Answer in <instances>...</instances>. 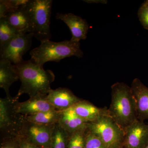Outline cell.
I'll return each instance as SVG.
<instances>
[{
    "instance_id": "cell-1",
    "label": "cell",
    "mask_w": 148,
    "mask_h": 148,
    "mask_svg": "<svg viewBox=\"0 0 148 148\" xmlns=\"http://www.w3.org/2000/svg\"><path fill=\"white\" fill-rule=\"evenodd\" d=\"M21 85L15 98L17 99L24 93L30 98L46 96L51 90V83L55 80V75L50 70H45L32 60H23L14 64Z\"/></svg>"
},
{
    "instance_id": "cell-2",
    "label": "cell",
    "mask_w": 148,
    "mask_h": 148,
    "mask_svg": "<svg viewBox=\"0 0 148 148\" xmlns=\"http://www.w3.org/2000/svg\"><path fill=\"white\" fill-rule=\"evenodd\" d=\"M111 90L109 114L125 132L128 126L138 120L131 87L125 83L118 82L112 85Z\"/></svg>"
},
{
    "instance_id": "cell-3",
    "label": "cell",
    "mask_w": 148,
    "mask_h": 148,
    "mask_svg": "<svg viewBox=\"0 0 148 148\" xmlns=\"http://www.w3.org/2000/svg\"><path fill=\"white\" fill-rule=\"evenodd\" d=\"M31 60L40 67L43 68L49 61L59 62L64 58L76 56L82 58L84 53L80 48L79 42L66 40L59 42L45 41L30 52Z\"/></svg>"
},
{
    "instance_id": "cell-4",
    "label": "cell",
    "mask_w": 148,
    "mask_h": 148,
    "mask_svg": "<svg viewBox=\"0 0 148 148\" xmlns=\"http://www.w3.org/2000/svg\"><path fill=\"white\" fill-rule=\"evenodd\" d=\"M52 1L30 0L26 9L30 20V33L41 42L50 40Z\"/></svg>"
},
{
    "instance_id": "cell-5",
    "label": "cell",
    "mask_w": 148,
    "mask_h": 148,
    "mask_svg": "<svg viewBox=\"0 0 148 148\" xmlns=\"http://www.w3.org/2000/svg\"><path fill=\"white\" fill-rule=\"evenodd\" d=\"M87 130L98 136L106 148H123L124 131L110 116L88 123Z\"/></svg>"
},
{
    "instance_id": "cell-6",
    "label": "cell",
    "mask_w": 148,
    "mask_h": 148,
    "mask_svg": "<svg viewBox=\"0 0 148 148\" xmlns=\"http://www.w3.org/2000/svg\"><path fill=\"white\" fill-rule=\"evenodd\" d=\"M15 97L0 98L1 140L18 137L24 120V115L15 110Z\"/></svg>"
},
{
    "instance_id": "cell-7",
    "label": "cell",
    "mask_w": 148,
    "mask_h": 148,
    "mask_svg": "<svg viewBox=\"0 0 148 148\" xmlns=\"http://www.w3.org/2000/svg\"><path fill=\"white\" fill-rule=\"evenodd\" d=\"M54 125L37 124L24 119L18 138L22 141L43 148H50Z\"/></svg>"
},
{
    "instance_id": "cell-8",
    "label": "cell",
    "mask_w": 148,
    "mask_h": 148,
    "mask_svg": "<svg viewBox=\"0 0 148 148\" xmlns=\"http://www.w3.org/2000/svg\"><path fill=\"white\" fill-rule=\"evenodd\" d=\"M33 37L31 33L20 34L0 47L1 59L8 60L14 64L21 62L32 45Z\"/></svg>"
},
{
    "instance_id": "cell-9",
    "label": "cell",
    "mask_w": 148,
    "mask_h": 148,
    "mask_svg": "<svg viewBox=\"0 0 148 148\" xmlns=\"http://www.w3.org/2000/svg\"><path fill=\"white\" fill-rule=\"evenodd\" d=\"M148 143V125L135 121L126 128L123 148H143Z\"/></svg>"
},
{
    "instance_id": "cell-10",
    "label": "cell",
    "mask_w": 148,
    "mask_h": 148,
    "mask_svg": "<svg viewBox=\"0 0 148 148\" xmlns=\"http://www.w3.org/2000/svg\"><path fill=\"white\" fill-rule=\"evenodd\" d=\"M46 99L55 110L58 111L70 108L82 100L69 88L61 87L51 89L47 95Z\"/></svg>"
},
{
    "instance_id": "cell-11",
    "label": "cell",
    "mask_w": 148,
    "mask_h": 148,
    "mask_svg": "<svg viewBox=\"0 0 148 148\" xmlns=\"http://www.w3.org/2000/svg\"><path fill=\"white\" fill-rule=\"evenodd\" d=\"M56 18L64 21L69 27L72 35L71 40L79 42L87 38L89 26L86 19L71 13L57 14Z\"/></svg>"
},
{
    "instance_id": "cell-12",
    "label": "cell",
    "mask_w": 148,
    "mask_h": 148,
    "mask_svg": "<svg viewBox=\"0 0 148 148\" xmlns=\"http://www.w3.org/2000/svg\"><path fill=\"white\" fill-rule=\"evenodd\" d=\"M130 87L136 103L138 119L144 121L148 119V87L138 78L133 80Z\"/></svg>"
},
{
    "instance_id": "cell-13",
    "label": "cell",
    "mask_w": 148,
    "mask_h": 148,
    "mask_svg": "<svg viewBox=\"0 0 148 148\" xmlns=\"http://www.w3.org/2000/svg\"><path fill=\"white\" fill-rule=\"evenodd\" d=\"M46 96H37L30 98L24 102L16 101L15 110L18 114L24 116L32 115L35 114L47 112L55 109L48 102Z\"/></svg>"
},
{
    "instance_id": "cell-14",
    "label": "cell",
    "mask_w": 148,
    "mask_h": 148,
    "mask_svg": "<svg viewBox=\"0 0 148 148\" xmlns=\"http://www.w3.org/2000/svg\"><path fill=\"white\" fill-rule=\"evenodd\" d=\"M72 108L78 116L89 123L95 121L101 117L110 116L108 108H98L86 100L80 101Z\"/></svg>"
},
{
    "instance_id": "cell-15",
    "label": "cell",
    "mask_w": 148,
    "mask_h": 148,
    "mask_svg": "<svg viewBox=\"0 0 148 148\" xmlns=\"http://www.w3.org/2000/svg\"><path fill=\"white\" fill-rule=\"evenodd\" d=\"M88 123L78 116L71 107L61 111L58 123L71 135L79 130L86 129Z\"/></svg>"
},
{
    "instance_id": "cell-16",
    "label": "cell",
    "mask_w": 148,
    "mask_h": 148,
    "mask_svg": "<svg viewBox=\"0 0 148 148\" xmlns=\"http://www.w3.org/2000/svg\"><path fill=\"white\" fill-rule=\"evenodd\" d=\"M26 6L8 12L4 17L11 27L20 34L30 33L31 30Z\"/></svg>"
},
{
    "instance_id": "cell-17",
    "label": "cell",
    "mask_w": 148,
    "mask_h": 148,
    "mask_svg": "<svg viewBox=\"0 0 148 148\" xmlns=\"http://www.w3.org/2000/svg\"><path fill=\"white\" fill-rule=\"evenodd\" d=\"M19 79L18 74L11 62L5 59L0 60V87L5 91L6 97H11L10 88Z\"/></svg>"
},
{
    "instance_id": "cell-18",
    "label": "cell",
    "mask_w": 148,
    "mask_h": 148,
    "mask_svg": "<svg viewBox=\"0 0 148 148\" xmlns=\"http://www.w3.org/2000/svg\"><path fill=\"white\" fill-rule=\"evenodd\" d=\"M61 111L52 110L29 116H24V119L34 123L45 125H53L58 123Z\"/></svg>"
},
{
    "instance_id": "cell-19",
    "label": "cell",
    "mask_w": 148,
    "mask_h": 148,
    "mask_svg": "<svg viewBox=\"0 0 148 148\" xmlns=\"http://www.w3.org/2000/svg\"><path fill=\"white\" fill-rule=\"evenodd\" d=\"M71 135L59 123L54 125L51 140L50 148H68Z\"/></svg>"
},
{
    "instance_id": "cell-20",
    "label": "cell",
    "mask_w": 148,
    "mask_h": 148,
    "mask_svg": "<svg viewBox=\"0 0 148 148\" xmlns=\"http://www.w3.org/2000/svg\"><path fill=\"white\" fill-rule=\"evenodd\" d=\"M19 34L11 27L5 18H0V47Z\"/></svg>"
},
{
    "instance_id": "cell-21",
    "label": "cell",
    "mask_w": 148,
    "mask_h": 148,
    "mask_svg": "<svg viewBox=\"0 0 148 148\" xmlns=\"http://www.w3.org/2000/svg\"><path fill=\"white\" fill-rule=\"evenodd\" d=\"M29 0H10L0 1V17H4L7 14L27 5Z\"/></svg>"
},
{
    "instance_id": "cell-22",
    "label": "cell",
    "mask_w": 148,
    "mask_h": 148,
    "mask_svg": "<svg viewBox=\"0 0 148 148\" xmlns=\"http://www.w3.org/2000/svg\"><path fill=\"white\" fill-rule=\"evenodd\" d=\"M86 129L77 131L71 135L68 148H84Z\"/></svg>"
},
{
    "instance_id": "cell-23",
    "label": "cell",
    "mask_w": 148,
    "mask_h": 148,
    "mask_svg": "<svg viewBox=\"0 0 148 148\" xmlns=\"http://www.w3.org/2000/svg\"><path fill=\"white\" fill-rule=\"evenodd\" d=\"M84 148H106L98 136L86 131Z\"/></svg>"
},
{
    "instance_id": "cell-24",
    "label": "cell",
    "mask_w": 148,
    "mask_h": 148,
    "mask_svg": "<svg viewBox=\"0 0 148 148\" xmlns=\"http://www.w3.org/2000/svg\"><path fill=\"white\" fill-rule=\"evenodd\" d=\"M139 21L144 29L148 30V0L145 1L138 11Z\"/></svg>"
},
{
    "instance_id": "cell-25",
    "label": "cell",
    "mask_w": 148,
    "mask_h": 148,
    "mask_svg": "<svg viewBox=\"0 0 148 148\" xmlns=\"http://www.w3.org/2000/svg\"><path fill=\"white\" fill-rule=\"evenodd\" d=\"M0 148H21V140L18 137L1 139Z\"/></svg>"
},
{
    "instance_id": "cell-26",
    "label": "cell",
    "mask_w": 148,
    "mask_h": 148,
    "mask_svg": "<svg viewBox=\"0 0 148 148\" xmlns=\"http://www.w3.org/2000/svg\"><path fill=\"white\" fill-rule=\"evenodd\" d=\"M21 140V148H43L38 147V146H37L34 145H32V144H29V143H27V142L22 141V140Z\"/></svg>"
},
{
    "instance_id": "cell-27",
    "label": "cell",
    "mask_w": 148,
    "mask_h": 148,
    "mask_svg": "<svg viewBox=\"0 0 148 148\" xmlns=\"http://www.w3.org/2000/svg\"><path fill=\"white\" fill-rule=\"evenodd\" d=\"M85 2L87 3H106L108 2V1H95V0H87V1H84Z\"/></svg>"
},
{
    "instance_id": "cell-28",
    "label": "cell",
    "mask_w": 148,
    "mask_h": 148,
    "mask_svg": "<svg viewBox=\"0 0 148 148\" xmlns=\"http://www.w3.org/2000/svg\"><path fill=\"white\" fill-rule=\"evenodd\" d=\"M143 148H148V143Z\"/></svg>"
}]
</instances>
